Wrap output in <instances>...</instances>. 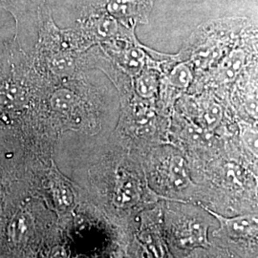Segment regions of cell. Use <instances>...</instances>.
I'll list each match as a JSON object with an SVG mask.
<instances>
[{
  "label": "cell",
  "instance_id": "6da1fadb",
  "mask_svg": "<svg viewBox=\"0 0 258 258\" xmlns=\"http://www.w3.org/2000/svg\"><path fill=\"white\" fill-rule=\"evenodd\" d=\"M222 222L232 236H247L256 229V220L249 216L223 219Z\"/></svg>",
  "mask_w": 258,
  "mask_h": 258
},
{
  "label": "cell",
  "instance_id": "7a4b0ae2",
  "mask_svg": "<svg viewBox=\"0 0 258 258\" xmlns=\"http://www.w3.org/2000/svg\"><path fill=\"white\" fill-rule=\"evenodd\" d=\"M28 0H0V7L9 11L15 18H19V15L25 10Z\"/></svg>",
  "mask_w": 258,
  "mask_h": 258
},
{
  "label": "cell",
  "instance_id": "3957f363",
  "mask_svg": "<svg viewBox=\"0 0 258 258\" xmlns=\"http://www.w3.org/2000/svg\"><path fill=\"white\" fill-rule=\"evenodd\" d=\"M27 222L28 220L25 219V215L18 217L13 222L11 226V231H13L12 236L15 240H20L25 235V231H27Z\"/></svg>",
  "mask_w": 258,
  "mask_h": 258
}]
</instances>
